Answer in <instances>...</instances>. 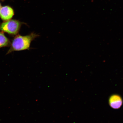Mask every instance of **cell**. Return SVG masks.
<instances>
[{
	"label": "cell",
	"mask_w": 123,
	"mask_h": 123,
	"mask_svg": "<svg viewBox=\"0 0 123 123\" xmlns=\"http://www.w3.org/2000/svg\"><path fill=\"white\" fill-rule=\"evenodd\" d=\"M39 36V35L34 32L25 36L17 35L12 40L7 54L14 51L29 50L32 41Z\"/></svg>",
	"instance_id": "1"
},
{
	"label": "cell",
	"mask_w": 123,
	"mask_h": 123,
	"mask_svg": "<svg viewBox=\"0 0 123 123\" xmlns=\"http://www.w3.org/2000/svg\"><path fill=\"white\" fill-rule=\"evenodd\" d=\"M24 23L16 19H10L0 24V31L10 36H15L18 34Z\"/></svg>",
	"instance_id": "2"
},
{
	"label": "cell",
	"mask_w": 123,
	"mask_h": 123,
	"mask_svg": "<svg viewBox=\"0 0 123 123\" xmlns=\"http://www.w3.org/2000/svg\"><path fill=\"white\" fill-rule=\"evenodd\" d=\"M109 105L112 109L117 110L122 106L123 103L122 97L119 94H114L110 96L109 98Z\"/></svg>",
	"instance_id": "3"
},
{
	"label": "cell",
	"mask_w": 123,
	"mask_h": 123,
	"mask_svg": "<svg viewBox=\"0 0 123 123\" xmlns=\"http://www.w3.org/2000/svg\"><path fill=\"white\" fill-rule=\"evenodd\" d=\"M14 15V11L10 6H4L1 7L0 10V18L3 21L11 19Z\"/></svg>",
	"instance_id": "4"
},
{
	"label": "cell",
	"mask_w": 123,
	"mask_h": 123,
	"mask_svg": "<svg viewBox=\"0 0 123 123\" xmlns=\"http://www.w3.org/2000/svg\"><path fill=\"white\" fill-rule=\"evenodd\" d=\"M11 43L10 39L4 34V32L0 31V49L9 47Z\"/></svg>",
	"instance_id": "5"
},
{
	"label": "cell",
	"mask_w": 123,
	"mask_h": 123,
	"mask_svg": "<svg viewBox=\"0 0 123 123\" xmlns=\"http://www.w3.org/2000/svg\"><path fill=\"white\" fill-rule=\"evenodd\" d=\"M1 7V4L0 3V10Z\"/></svg>",
	"instance_id": "6"
},
{
	"label": "cell",
	"mask_w": 123,
	"mask_h": 123,
	"mask_svg": "<svg viewBox=\"0 0 123 123\" xmlns=\"http://www.w3.org/2000/svg\"><path fill=\"white\" fill-rule=\"evenodd\" d=\"M1 0V1H3V0Z\"/></svg>",
	"instance_id": "7"
}]
</instances>
